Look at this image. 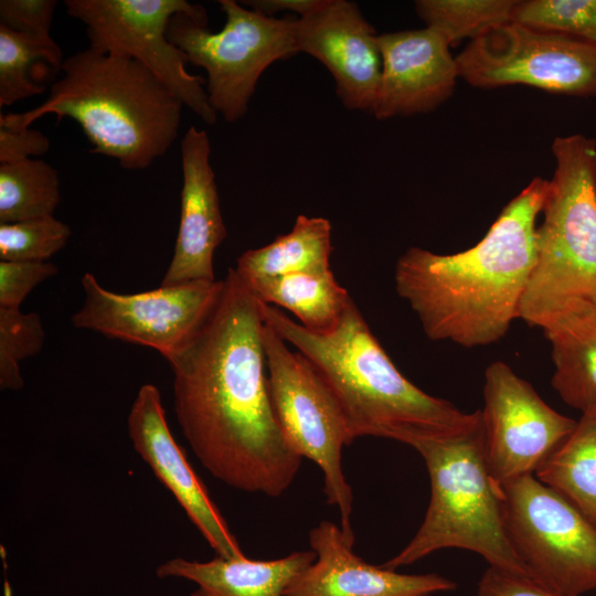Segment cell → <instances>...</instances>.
<instances>
[{"instance_id": "obj_1", "label": "cell", "mask_w": 596, "mask_h": 596, "mask_svg": "<svg viewBox=\"0 0 596 596\" xmlns=\"http://www.w3.org/2000/svg\"><path fill=\"white\" fill-rule=\"evenodd\" d=\"M260 301L230 268L199 329L168 362L178 424L212 477L276 498L302 458L287 444L268 390Z\"/></svg>"}, {"instance_id": "obj_2", "label": "cell", "mask_w": 596, "mask_h": 596, "mask_svg": "<svg viewBox=\"0 0 596 596\" xmlns=\"http://www.w3.org/2000/svg\"><path fill=\"white\" fill-rule=\"evenodd\" d=\"M547 188L549 180L534 178L466 251L443 255L411 247L402 254L395 289L428 339L475 348L507 334L535 264L536 220Z\"/></svg>"}, {"instance_id": "obj_3", "label": "cell", "mask_w": 596, "mask_h": 596, "mask_svg": "<svg viewBox=\"0 0 596 596\" xmlns=\"http://www.w3.org/2000/svg\"><path fill=\"white\" fill-rule=\"evenodd\" d=\"M264 322L305 355L334 395L354 440L362 436L409 444L473 421L453 403L427 394L395 366L352 301L330 331L313 332L260 302Z\"/></svg>"}, {"instance_id": "obj_4", "label": "cell", "mask_w": 596, "mask_h": 596, "mask_svg": "<svg viewBox=\"0 0 596 596\" xmlns=\"http://www.w3.org/2000/svg\"><path fill=\"white\" fill-rule=\"evenodd\" d=\"M49 97L24 113L0 115V127L29 128L53 114L70 117L93 146L128 170L146 169L178 138L182 102L146 66L91 47L63 61Z\"/></svg>"}, {"instance_id": "obj_5", "label": "cell", "mask_w": 596, "mask_h": 596, "mask_svg": "<svg viewBox=\"0 0 596 596\" xmlns=\"http://www.w3.org/2000/svg\"><path fill=\"white\" fill-rule=\"evenodd\" d=\"M429 477L430 498L422 524L404 549L381 564L396 571L443 549H464L489 566L530 576L507 533L500 487L491 477L480 409L468 425L418 437Z\"/></svg>"}, {"instance_id": "obj_6", "label": "cell", "mask_w": 596, "mask_h": 596, "mask_svg": "<svg viewBox=\"0 0 596 596\" xmlns=\"http://www.w3.org/2000/svg\"><path fill=\"white\" fill-rule=\"evenodd\" d=\"M552 152L555 170L519 311V319L539 328L577 304H596V139L555 137Z\"/></svg>"}, {"instance_id": "obj_7", "label": "cell", "mask_w": 596, "mask_h": 596, "mask_svg": "<svg viewBox=\"0 0 596 596\" xmlns=\"http://www.w3.org/2000/svg\"><path fill=\"white\" fill-rule=\"evenodd\" d=\"M264 321V320H263ZM269 396L289 447L321 470L328 504L338 509L341 531L354 543L353 492L342 468V450L353 439L331 390L312 363L264 322Z\"/></svg>"}, {"instance_id": "obj_8", "label": "cell", "mask_w": 596, "mask_h": 596, "mask_svg": "<svg viewBox=\"0 0 596 596\" xmlns=\"http://www.w3.org/2000/svg\"><path fill=\"white\" fill-rule=\"evenodd\" d=\"M224 26L213 32L184 13L174 14L167 35L187 62L206 71L211 107L228 123L242 118L258 78L274 62L298 53L295 20L263 15L233 0L219 1Z\"/></svg>"}, {"instance_id": "obj_9", "label": "cell", "mask_w": 596, "mask_h": 596, "mask_svg": "<svg viewBox=\"0 0 596 596\" xmlns=\"http://www.w3.org/2000/svg\"><path fill=\"white\" fill-rule=\"evenodd\" d=\"M500 487L510 542L531 578L582 596L596 589V525L535 475Z\"/></svg>"}, {"instance_id": "obj_10", "label": "cell", "mask_w": 596, "mask_h": 596, "mask_svg": "<svg viewBox=\"0 0 596 596\" xmlns=\"http://www.w3.org/2000/svg\"><path fill=\"white\" fill-rule=\"evenodd\" d=\"M64 4L70 17L86 25L91 49L139 62L204 123L216 121L204 78L188 73L184 54L167 35L177 13L207 26L201 4L185 0H66Z\"/></svg>"}, {"instance_id": "obj_11", "label": "cell", "mask_w": 596, "mask_h": 596, "mask_svg": "<svg viewBox=\"0 0 596 596\" xmlns=\"http://www.w3.org/2000/svg\"><path fill=\"white\" fill-rule=\"evenodd\" d=\"M456 61L459 77L475 87L596 97V45L567 34L510 21L471 40Z\"/></svg>"}, {"instance_id": "obj_12", "label": "cell", "mask_w": 596, "mask_h": 596, "mask_svg": "<svg viewBox=\"0 0 596 596\" xmlns=\"http://www.w3.org/2000/svg\"><path fill=\"white\" fill-rule=\"evenodd\" d=\"M84 304L72 317L75 328L152 348L169 361L191 339L213 307L222 279L160 286L139 294H116L96 277L82 278Z\"/></svg>"}, {"instance_id": "obj_13", "label": "cell", "mask_w": 596, "mask_h": 596, "mask_svg": "<svg viewBox=\"0 0 596 596\" xmlns=\"http://www.w3.org/2000/svg\"><path fill=\"white\" fill-rule=\"evenodd\" d=\"M480 414L486 458L498 486L535 475L576 425L502 361L492 362L485 372Z\"/></svg>"}, {"instance_id": "obj_14", "label": "cell", "mask_w": 596, "mask_h": 596, "mask_svg": "<svg viewBox=\"0 0 596 596\" xmlns=\"http://www.w3.org/2000/svg\"><path fill=\"white\" fill-rule=\"evenodd\" d=\"M127 428L135 450L175 498L215 554L244 556L225 518L171 434L157 386L143 384L139 389L128 414Z\"/></svg>"}, {"instance_id": "obj_15", "label": "cell", "mask_w": 596, "mask_h": 596, "mask_svg": "<svg viewBox=\"0 0 596 596\" xmlns=\"http://www.w3.org/2000/svg\"><path fill=\"white\" fill-rule=\"evenodd\" d=\"M295 39L298 53L313 56L328 68L348 109L372 114L382 57L377 34L354 2L322 0L295 20Z\"/></svg>"}, {"instance_id": "obj_16", "label": "cell", "mask_w": 596, "mask_h": 596, "mask_svg": "<svg viewBox=\"0 0 596 596\" xmlns=\"http://www.w3.org/2000/svg\"><path fill=\"white\" fill-rule=\"evenodd\" d=\"M382 72L372 115L377 119L428 113L453 94L459 77L450 44L424 28L377 35Z\"/></svg>"}, {"instance_id": "obj_17", "label": "cell", "mask_w": 596, "mask_h": 596, "mask_svg": "<svg viewBox=\"0 0 596 596\" xmlns=\"http://www.w3.org/2000/svg\"><path fill=\"white\" fill-rule=\"evenodd\" d=\"M316 560L286 587L284 596H429L456 583L436 573L403 574L356 555L341 528L323 520L309 531Z\"/></svg>"}, {"instance_id": "obj_18", "label": "cell", "mask_w": 596, "mask_h": 596, "mask_svg": "<svg viewBox=\"0 0 596 596\" xmlns=\"http://www.w3.org/2000/svg\"><path fill=\"white\" fill-rule=\"evenodd\" d=\"M205 130L190 126L181 140L182 189L178 236L171 263L160 286L216 280L213 256L227 231L210 163Z\"/></svg>"}, {"instance_id": "obj_19", "label": "cell", "mask_w": 596, "mask_h": 596, "mask_svg": "<svg viewBox=\"0 0 596 596\" xmlns=\"http://www.w3.org/2000/svg\"><path fill=\"white\" fill-rule=\"evenodd\" d=\"M315 560L312 550L295 551L268 561L245 555H216L207 562L175 557L160 564L156 575L194 583L196 588L190 596H284L289 583Z\"/></svg>"}, {"instance_id": "obj_20", "label": "cell", "mask_w": 596, "mask_h": 596, "mask_svg": "<svg viewBox=\"0 0 596 596\" xmlns=\"http://www.w3.org/2000/svg\"><path fill=\"white\" fill-rule=\"evenodd\" d=\"M541 329L551 344L553 389L581 413L596 406V304H577Z\"/></svg>"}, {"instance_id": "obj_21", "label": "cell", "mask_w": 596, "mask_h": 596, "mask_svg": "<svg viewBox=\"0 0 596 596\" xmlns=\"http://www.w3.org/2000/svg\"><path fill=\"white\" fill-rule=\"evenodd\" d=\"M331 224L320 216H297L290 232L266 246L248 249L237 258L243 280L288 274H322L331 270Z\"/></svg>"}, {"instance_id": "obj_22", "label": "cell", "mask_w": 596, "mask_h": 596, "mask_svg": "<svg viewBox=\"0 0 596 596\" xmlns=\"http://www.w3.org/2000/svg\"><path fill=\"white\" fill-rule=\"evenodd\" d=\"M244 283L260 302L289 310L299 324L313 332L333 329L353 301L331 270L256 278Z\"/></svg>"}, {"instance_id": "obj_23", "label": "cell", "mask_w": 596, "mask_h": 596, "mask_svg": "<svg viewBox=\"0 0 596 596\" xmlns=\"http://www.w3.org/2000/svg\"><path fill=\"white\" fill-rule=\"evenodd\" d=\"M535 477L596 525V406L582 412L571 435Z\"/></svg>"}, {"instance_id": "obj_24", "label": "cell", "mask_w": 596, "mask_h": 596, "mask_svg": "<svg viewBox=\"0 0 596 596\" xmlns=\"http://www.w3.org/2000/svg\"><path fill=\"white\" fill-rule=\"evenodd\" d=\"M60 199L57 172L44 160L0 163V224L52 216Z\"/></svg>"}, {"instance_id": "obj_25", "label": "cell", "mask_w": 596, "mask_h": 596, "mask_svg": "<svg viewBox=\"0 0 596 596\" xmlns=\"http://www.w3.org/2000/svg\"><path fill=\"white\" fill-rule=\"evenodd\" d=\"M40 61L61 70L64 60L60 46L0 24V107L44 92L45 86L32 79L31 75Z\"/></svg>"}, {"instance_id": "obj_26", "label": "cell", "mask_w": 596, "mask_h": 596, "mask_svg": "<svg viewBox=\"0 0 596 596\" xmlns=\"http://www.w3.org/2000/svg\"><path fill=\"white\" fill-rule=\"evenodd\" d=\"M515 3V0H417L415 10L426 26L439 32L453 46L512 21Z\"/></svg>"}, {"instance_id": "obj_27", "label": "cell", "mask_w": 596, "mask_h": 596, "mask_svg": "<svg viewBox=\"0 0 596 596\" xmlns=\"http://www.w3.org/2000/svg\"><path fill=\"white\" fill-rule=\"evenodd\" d=\"M512 21L596 45V0L517 1Z\"/></svg>"}, {"instance_id": "obj_28", "label": "cell", "mask_w": 596, "mask_h": 596, "mask_svg": "<svg viewBox=\"0 0 596 596\" xmlns=\"http://www.w3.org/2000/svg\"><path fill=\"white\" fill-rule=\"evenodd\" d=\"M44 343V329L35 312L0 307V386L20 390L23 379L20 362L39 353Z\"/></svg>"}, {"instance_id": "obj_29", "label": "cell", "mask_w": 596, "mask_h": 596, "mask_svg": "<svg viewBox=\"0 0 596 596\" xmlns=\"http://www.w3.org/2000/svg\"><path fill=\"white\" fill-rule=\"evenodd\" d=\"M71 228L53 215L0 224V260L47 262L61 251Z\"/></svg>"}, {"instance_id": "obj_30", "label": "cell", "mask_w": 596, "mask_h": 596, "mask_svg": "<svg viewBox=\"0 0 596 596\" xmlns=\"http://www.w3.org/2000/svg\"><path fill=\"white\" fill-rule=\"evenodd\" d=\"M55 0H1L0 24L41 42L54 44L51 36Z\"/></svg>"}, {"instance_id": "obj_31", "label": "cell", "mask_w": 596, "mask_h": 596, "mask_svg": "<svg viewBox=\"0 0 596 596\" xmlns=\"http://www.w3.org/2000/svg\"><path fill=\"white\" fill-rule=\"evenodd\" d=\"M56 273L50 262L0 260V307L20 309L25 297Z\"/></svg>"}, {"instance_id": "obj_32", "label": "cell", "mask_w": 596, "mask_h": 596, "mask_svg": "<svg viewBox=\"0 0 596 596\" xmlns=\"http://www.w3.org/2000/svg\"><path fill=\"white\" fill-rule=\"evenodd\" d=\"M477 596H570L551 589L530 576L488 566L477 588Z\"/></svg>"}, {"instance_id": "obj_33", "label": "cell", "mask_w": 596, "mask_h": 596, "mask_svg": "<svg viewBox=\"0 0 596 596\" xmlns=\"http://www.w3.org/2000/svg\"><path fill=\"white\" fill-rule=\"evenodd\" d=\"M49 149V138L36 129L0 127V163L31 159L32 156L44 155Z\"/></svg>"}, {"instance_id": "obj_34", "label": "cell", "mask_w": 596, "mask_h": 596, "mask_svg": "<svg viewBox=\"0 0 596 596\" xmlns=\"http://www.w3.org/2000/svg\"><path fill=\"white\" fill-rule=\"evenodd\" d=\"M321 2L322 0H249L241 3L269 18H275L276 13L286 11L301 18L317 9Z\"/></svg>"}, {"instance_id": "obj_35", "label": "cell", "mask_w": 596, "mask_h": 596, "mask_svg": "<svg viewBox=\"0 0 596 596\" xmlns=\"http://www.w3.org/2000/svg\"><path fill=\"white\" fill-rule=\"evenodd\" d=\"M6 596H10V588H9V586L6 587Z\"/></svg>"}]
</instances>
